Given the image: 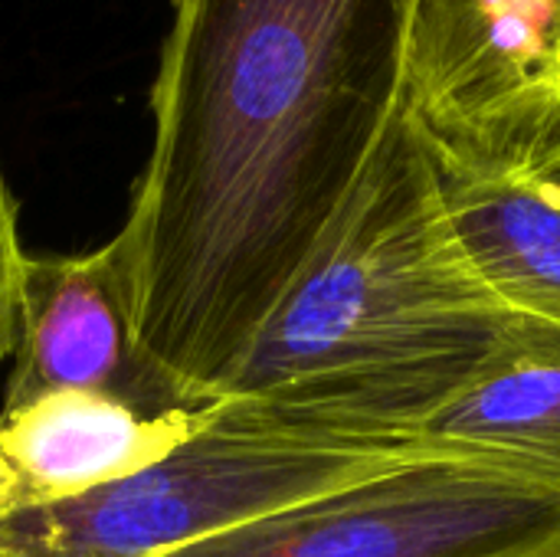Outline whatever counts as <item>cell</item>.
Returning a JSON list of instances; mask_svg holds the SVG:
<instances>
[{
    "mask_svg": "<svg viewBox=\"0 0 560 557\" xmlns=\"http://www.w3.org/2000/svg\"><path fill=\"white\" fill-rule=\"evenodd\" d=\"M423 0H174L125 227L141 351L197 404L407 105Z\"/></svg>",
    "mask_w": 560,
    "mask_h": 557,
    "instance_id": "6da1fadb",
    "label": "cell"
},
{
    "mask_svg": "<svg viewBox=\"0 0 560 557\" xmlns=\"http://www.w3.org/2000/svg\"><path fill=\"white\" fill-rule=\"evenodd\" d=\"M518 318L469 266L404 105L220 397L348 437L423 440Z\"/></svg>",
    "mask_w": 560,
    "mask_h": 557,
    "instance_id": "7a4b0ae2",
    "label": "cell"
},
{
    "mask_svg": "<svg viewBox=\"0 0 560 557\" xmlns=\"http://www.w3.org/2000/svg\"><path fill=\"white\" fill-rule=\"evenodd\" d=\"M440 450L446 443L348 437L272 404L220 397L144 469L0 519V557H167Z\"/></svg>",
    "mask_w": 560,
    "mask_h": 557,
    "instance_id": "3957f363",
    "label": "cell"
},
{
    "mask_svg": "<svg viewBox=\"0 0 560 557\" xmlns=\"http://www.w3.org/2000/svg\"><path fill=\"white\" fill-rule=\"evenodd\" d=\"M167 557H560V479L446 446Z\"/></svg>",
    "mask_w": 560,
    "mask_h": 557,
    "instance_id": "277c9868",
    "label": "cell"
},
{
    "mask_svg": "<svg viewBox=\"0 0 560 557\" xmlns=\"http://www.w3.org/2000/svg\"><path fill=\"white\" fill-rule=\"evenodd\" d=\"M407 105L440 148L538 161L560 135V0H423Z\"/></svg>",
    "mask_w": 560,
    "mask_h": 557,
    "instance_id": "5b68a950",
    "label": "cell"
},
{
    "mask_svg": "<svg viewBox=\"0 0 560 557\" xmlns=\"http://www.w3.org/2000/svg\"><path fill=\"white\" fill-rule=\"evenodd\" d=\"M52 394L108 397L144 417L207 407L141 351L131 269L118 236L89 253H26L23 259L16 348L0 410Z\"/></svg>",
    "mask_w": 560,
    "mask_h": 557,
    "instance_id": "8992f818",
    "label": "cell"
},
{
    "mask_svg": "<svg viewBox=\"0 0 560 557\" xmlns=\"http://www.w3.org/2000/svg\"><path fill=\"white\" fill-rule=\"evenodd\" d=\"M207 407L144 417L108 397L52 394L0 410V519L79 499L144 469L184 440Z\"/></svg>",
    "mask_w": 560,
    "mask_h": 557,
    "instance_id": "52a82bcc",
    "label": "cell"
},
{
    "mask_svg": "<svg viewBox=\"0 0 560 557\" xmlns=\"http://www.w3.org/2000/svg\"><path fill=\"white\" fill-rule=\"evenodd\" d=\"M430 154L446 217L476 276L515 315L560 325L558 181L535 161L479 158L433 141Z\"/></svg>",
    "mask_w": 560,
    "mask_h": 557,
    "instance_id": "ba28073f",
    "label": "cell"
},
{
    "mask_svg": "<svg viewBox=\"0 0 560 557\" xmlns=\"http://www.w3.org/2000/svg\"><path fill=\"white\" fill-rule=\"evenodd\" d=\"M423 440L518 460L560 479V325L522 315L479 374L427 420Z\"/></svg>",
    "mask_w": 560,
    "mask_h": 557,
    "instance_id": "9c48e42d",
    "label": "cell"
},
{
    "mask_svg": "<svg viewBox=\"0 0 560 557\" xmlns=\"http://www.w3.org/2000/svg\"><path fill=\"white\" fill-rule=\"evenodd\" d=\"M26 250L20 243L16 200L0 174V371L10 368L16 348V312H20V276Z\"/></svg>",
    "mask_w": 560,
    "mask_h": 557,
    "instance_id": "30bf717a",
    "label": "cell"
},
{
    "mask_svg": "<svg viewBox=\"0 0 560 557\" xmlns=\"http://www.w3.org/2000/svg\"><path fill=\"white\" fill-rule=\"evenodd\" d=\"M535 164H538L548 177H555V181L560 184V135L551 141V144H548V148H545V151H541V158H538Z\"/></svg>",
    "mask_w": 560,
    "mask_h": 557,
    "instance_id": "8fae6325",
    "label": "cell"
}]
</instances>
